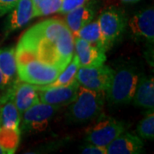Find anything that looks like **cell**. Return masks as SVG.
Here are the masks:
<instances>
[{
  "mask_svg": "<svg viewBox=\"0 0 154 154\" xmlns=\"http://www.w3.org/2000/svg\"><path fill=\"white\" fill-rule=\"evenodd\" d=\"M96 12V5L94 2H86L66 14L65 23L75 37L81 28L94 20Z\"/></svg>",
  "mask_w": 154,
  "mask_h": 154,
  "instance_id": "9a60e30c",
  "label": "cell"
},
{
  "mask_svg": "<svg viewBox=\"0 0 154 154\" xmlns=\"http://www.w3.org/2000/svg\"><path fill=\"white\" fill-rule=\"evenodd\" d=\"M20 128L0 127V146L6 153H14L20 141Z\"/></svg>",
  "mask_w": 154,
  "mask_h": 154,
  "instance_id": "ac0fdd59",
  "label": "cell"
},
{
  "mask_svg": "<svg viewBox=\"0 0 154 154\" xmlns=\"http://www.w3.org/2000/svg\"><path fill=\"white\" fill-rule=\"evenodd\" d=\"M79 87L80 84L75 80L66 86H37V93L40 102L61 107L69 105L75 100Z\"/></svg>",
  "mask_w": 154,
  "mask_h": 154,
  "instance_id": "9c48e42d",
  "label": "cell"
},
{
  "mask_svg": "<svg viewBox=\"0 0 154 154\" xmlns=\"http://www.w3.org/2000/svg\"><path fill=\"white\" fill-rule=\"evenodd\" d=\"M19 0H0V17L8 14Z\"/></svg>",
  "mask_w": 154,
  "mask_h": 154,
  "instance_id": "d4e9b609",
  "label": "cell"
},
{
  "mask_svg": "<svg viewBox=\"0 0 154 154\" xmlns=\"http://www.w3.org/2000/svg\"><path fill=\"white\" fill-rule=\"evenodd\" d=\"M137 132L140 137L145 140H153L154 137V115L153 110H149L148 115L139 122Z\"/></svg>",
  "mask_w": 154,
  "mask_h": 154,
  "instance_id": "7402d4cb",
  "label": "cell"
},
{
  "mask_svg": "<svg viewBox=\"0 0 154 154\" xmlns=\"http://www.w3.org/2000/svg\"><path fill=\"white\" fill-rule=\"evenodd\" d=\"M79 68H80V64H79L78 58H77L76 55L74 54L70 62L61 71L57 78L53 82H51L49 85H46V86L58 87V86H66L69 84H71L76 80V74Z\"/></svg>",
  "mask_w": 154,
  "mask_h": 154,
  "instance_id": "d6986e66",
  "label": "cell"
},
{
  "mask_svg": "<svg viewBox=\"0 0 154 154\" xmlns=\"http://www.w3.org/2000/svg\"><path fill=\"white\" fill-rule=\"evenodd\" d=\"M60 106L38 102L21 116V128L23 134H37L45 131Z\"/></svg>",
  "mask_w": 154,
  "mask_h": 154,
  "instance_id": "8992f818",
  "label": "cell"
},
{
  "mask_svg": "<svg viewBox=\"0 0 154 154\" xmlns=\"http://www.w3.org/2000/svg\"><path fill=\"white\" fill-rule=\"evenodd\" d=\"M33 17H35V11L33 1L19 0L15 7L9 12L6 18L5 25V37L27 26Z\"/></svg>",
  "mask_w": 154,
  "mask_h": 154,
  "instance_id": "30bf717a",
  "label": "cell"
},
{
  "mask_svg": "<svg viewBox=\"0 0 154 154\" xmlns=\"http://www.w3.org/2000/svg\"><path fill=\"white\" fill-rule=\"evenodd\" d=\"M88 0H62V5L58 13L66 15L69 11H73L79 6L82 5Z\"/></svg>",
  "mask_w": 154,
  "mask_h": 154,
  "instance_id": "603a6c76",
  "label": "cell"
},
{
  "mask_svg": "<svg viewBox=\"0 0 154 154\" xmlns=\"http://www.w3.org/2000/svg\"><path fill=\"white\" fill-rule=\"evenodd\" d=\"M0 72L6 87L11 85L17 77L16 51L14 47L10 46L0 49Z\"/></svg>",
  "mask_w": 154,
  "mask_h": 154,
  "instance_id": "e0dca14e",
  "label": "cell"
},
{
  "mask_svg": "<svg viewBox=\"0 0 154 154\" xmlns=\"http://www.w3.org/2000/svg\"><path fill=\"white\" fill-rule=\"evenodd\" d=\"M125 130L126 126L123 122L105 116L87 128L85 140L88 143L106 147Z\"/></svg>",
  "mask_w": 154,
  "mask_h": 154,
  "instance_id": "52a82bcc",
  "label": "cell"
},
{
  "mask_svg": "<svg viewBox=\"0 0 154 154\" xmlns=\"http://www.w3.org/2000/svg\"><path fill=\"white\" fill-rule=\"evenodd\" d=\"M62 0H40L36 5H34L35 17H44L59 12Z\"/></svg>",
  "mask_w": 154,
  "mask_h": 154,
  "instance_id": "44dd1931",
  "label": "cell"
},
{
  "mask_svg": "<svg viewBox=\"0 0 154 154\" xmlns=\"http://www.w3.org/2000/svg\"><path fill=\"white\" fill-rule=\"evenodd\" d=\"M5 88H7V87H6L5 84L4 82V78H3V75H2L1 72H0V92L3 91Z\"/></svg>",
  "mask_w": 154,
  "mask_h": 154,
  "instance_id": "484cf974",
  "label": "cell"
},
{
  "mask_svg": "<svg viewBox=\"0 0 154 154\" xmlns=\"http://www.w3.org/2000/svg\"><path fill=\"white\" fill-rule=\"evenodd\" d=\"M5 153H6L5 152V150L0 146V154H5Z\"/></svg>",
  "mask_w": 154,
  "mask_h": 154,
  "instance_id": "83f0119b",
  "label": "cell"
},
{
  "mask_svg": "<svg viewBox=\"0 0 154 154\" xmlns=\"http://www.w3.org/2000/svg\"><path fill=\"white\" fill-rule=\"evenodd\" d=\"M75 36L86 40L89 44L101 48V33L98 20H92L81 28Z\"/></svg>",
  "mask_w": 154,
  "mask_h": 154,
  "instance_id": "ffe728a7",
  "label": "cell"
},
{
  "mask_svg": "<svg viewBox=\"0 0 154 154\" xmlns=\"http://www.w3.org/2000/svg\"><path fill=\"white\" fill-rule=\"evenodd\" d=\"M98 22L101 33V48L106 52L121 38L127 28L128 18L121 9L110 7L100 14Z\"/></svg>",
  "mask_w": 154,
  "mask_h": 154,
  "instance_id": "5b68a950",
  "label": "cell"
},
{
  "mask_svg": "<svg viewBox=\"0 0 154 154\" xmlns=\"http://www.w3.org/2000/svg\"><path fill=\"white\" fill-rule=\"evenodd\" d=\"M141 152H143L142 140L125 131L106 146V153L108 154H137Z\"/></svg>",
  "mask_w": 154,
  "mask_h": 154,
  "instance_id": "5bb4252c",
  "label": "cell"
},
{
  "mask_svg": "<svg viewBox=\"0 0 154 154\" xmlns=\"http://www.w3.org/2000/svg\"><path fill=\"white\" fill-rule=\"evenodd\" d=\"M15 50L63 70L74 55V36L64 21L49 18L28 29Z\"/></svg>",
  "mask_w": 154,
  "mask_h": 154,
  "instance_id": "6da1fadb",
  "label": "cell"
},
{
  "mask_svg": "<svg viewBox=\"0 0 154 154\" xmlns=\"http://www.w3.org/2000/svg\"><path fill=\"white\" fill-rule=\"evenodd\" d=\"M105 92L80 86L75 100L69 104L66 119L69 123H86L100 116L105 105Z\"/></svg>",
  "mask_w": 154,
  "mask_h": 154,
  "instance_id": "7a4b0ae2",
  "label": "cell"
},
{
  "mask_svg": "<svg viewBox=\"0 0 154 154\" xmlns=\"http://www.w3.org/2000/svg\"><path fill=\"white\" fill-rule=\"evenodd\" d=\"M134 105L142 109L153 110L154 81L153 77L140 75L134 95Z\"/></svg>",
  "mask_w": 154,
  "mask_h": 154,
  "instance_id": "2e32d148",
  "label": "cell"
},
{
  "mask_svg": "<svg viewBox=\"0 0 154 154\" xmlns=\"http://www.w3.org/2000/svg\"><path fill=\"white\" fill-rule=\"evenodd\" d=\"M21 115L13 97L12 83L0 92V127L20 128Z\"/></svg>",
  "mask_w": 154,
  "mask_h": 154,
  "instance_id": "7c38bea8",
  "label": "cell"
},
{
  "mask_svg": "<svg viewBox=\"0 0 154 154\" xmlns=\"http://www.w3.org/2000/svg\"><path fill=\"white\" fill-rule=\"evenodd\" d=\"M80 151L84 154H106V147L99 146L88 142L80 147Z\"/></svg>",
  "mask_w": 154,
  "mask_h": 154,
  "instance_id": "cb8c5ba5",
  "label": "cell"
},
{
  "mask_svg": "<svg viewBox=\"0 0 154 154\" xmlns=\"http://www.w3.org/2000/svg\"><path fill=\"white\" fill-rule=\"evenodd\" d=\"M12 86L14 102L21 116L30 107L39 102L36 85L22 82L17 77L12 82Z\"/></svg>",
  "mask_w": 154,
  "mask_h": 154,
  "instance_id": "4fadbf2b",
  "label": "cell"
},
{
  "mask_svg": "<svg viewBox=\"0 0 154 154\" xmlns=\"http://www.w3.org/2000/svg\"><path fill=\"white\" fill-rule=\"evenodd\" d=\"M74 54L76 55L80 67L100 66L105 64L106 61V55L103 50L78 36L74 37Z\"/></svg>",
  "mask_w": 154,
  "mask_h": 154,
  "instance_id": "8fae6325",
  "label": "cell"
},
{
  "mask_svg": "<svg viewBox=\"0 0 154 154\" xmlns=\"http://www.w3.org/2000/svg\"><path fill=\"white\" fill-rule=\"evenodd\" d=\"M127 27L130 37L136 42H145L153 45L154 42V10L150 6L135 13L128 20Z\"/></svg>",
  "mask_w": 154,
  "mask_h": 154,
  "instance_id": "ba28073f",
  "label": "cell"
},
{
  "mask_svg": "<svg viewBox=\"0 0 154 154\" xmlns=\"http://www.w3.org/2000/svg\"><path fill=\"white\" fill-rule=\"evenodd\" d=\"M140 74L130 64H123L114 70L110 86L105 91V98L111 105H127L133 100Z\"/></svg>",
  "mask_w": 154,
  "mask_h": 154,
  "instance_id": "277c9868",
  "label": "cell"
},
{
  "mask_svg": "<svg viewBox=\"0 0 154 154\" xmlns=\"http://www.w3.org/2000/svg\"><path fill=\"white\" fill-rule=\"evenodd\" d=\"M122 3H126V4H132V3H136V2H139L140 0H119Z\"/></svg>",
  "mask_w": 154,
  "mask_h": 154,
  "instance_id": "4316f807",
  "label": "cell"
},
{
  "mask_svg": "<svg viewBox=\"0 0 154 154\" xmlns=\"http://www.w3.org/2000/svg\"><path fill=\"white\" fill-rule=\"evenodd\" d=\"M16 60L19 80L36 86L49 85L62 71L57 67L45 63L22 51H16Z\"/></svg>",
  "mask_w": 154,
  "mask_h": 154,
  "instance_id": "3957f363",
  "label": "cell"
}]
</instances>
